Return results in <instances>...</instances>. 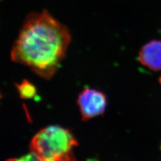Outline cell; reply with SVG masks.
I'll return each instance as SVG.
<instances>
[{"mask_svg":"<svg viewBox=\"0 0 161 161\" xmlns=\"http://www.w3.org/2000/svg\"><path fill=\"white\" fill-rule=\"evenodd\" d=\"M82 121H88L104 112L107 99L103 92L92 88H86L77 100Z\"/></svg>","mask_w":161,"mask_h":161,"instance_id":"3957f363","label":"cell"},{"mask_svg":"<svg viewBox=\"0 0 161 161\" xmlns=\"http://www.w3.org/2000/svg\"><path fill=\"white\" fill-rule=\"evenodd\" d=\"M70 40L68 29L48 13H32L25 20L11 58L48 80L57 72Z\"/></svg>","mask_w":161,"mask_h":161,"instance_id":"6da1fadb","label":"cell"},{"mask_svg":"<svg viewBox=\"0 0 161 161\" xmlns=\"http://www.w3.org/2000/svg\"><path fill=\"white\" fill-rule=\"evenodd\" d=\"M7 161H44L40 158L35 154L34 152H31L26 155L22 156L17 158H12Z\"/></svg>","mask_w":161,"mask_h":161,"instance_id":"8992f818","label":"cell"},{"mask_svg":"<svg viewBox=\"0 0 161 161\" xmlns=\"http://www.w3.org/2000/svg\"><path fill=\"white\" fill-rule=\"evenodd\" d=\"M78 142L73 134L59 126H49L37 132L30 149L44 161H77L74 149Z\"/></svg>","mask_w":161,"mask_h":161,"instance_id":"7a4b0ae2","label":"cell"},{"mask_svg":"<svg viewBox=\"0 0 161 161\" xmlns=\"http://www.w3.org/2000/svg\"></svg>","mask_w":161,"mask_h":161,"instance_id":"52a82bcc","label":"cell"},{"mask_svg":"<svg viewBox=\"0 0 161 161\" xmlns=\"http://www.w3.org/2000/svg\"><path fill=\"white\" fill-rule=\"evenodd\" d=\"M138 60L152 70H161V41H151L142 47L138 53Z\"/></svg>","mask_w":161,"mask_h":161,"instance_id":"277c9868","label":"cell"},{"mask_svg":"<svg viewBox=\"0 0 161 161\" xmlns=\"http://www.w3.org/2000/svg\"><path fill=\"white\" fill-rule=\"evenodd\" d=\"M17 89L20 97L24 99H31L34 97L36 95V90L33 84L29 81L24 80L23 81L17 84Z\"/></svg>","mask_w":161,"mask_h":161,"instance_id":"5b68a950","label":"cell"}]
</instances>
